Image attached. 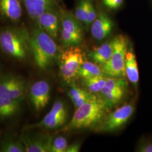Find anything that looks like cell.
<instances>
[{"label":"cell","instance_id":"cell-4","mask_svg":"<svg viewBox=\"0 0 152 152\" xmlns=\"http://www.w3.org/2000/svg\"><path fill=\"white\" fill-rule=\"evenodd\" d=\"M60 75L66 83L73 81L84 62V54L80 46L64 48L57 57Z\"/></svg>","mask_w":152,"mask_h":152},{"label":"cell","instance_id":"cell-23","mask_svg":"<svg viewBox=\"0 0 152 152\" xmlns=\"http://www.w3.org/2000/svg\"><path fill=\"white\" fill-rule=\"evenodd\" d=\"M105 76L102 68L95 63L89 61H84L78 73V77H81L82 79Z\"/></svg>","mask_w":152,"mask_h":152},{"label":"cell","instance_id":"cell-2","mask_svg":"<svg viewBox=\"0 0 152 152\" xmlns=\"http://www.w3.org/2000/svg\"><path fill=\"white\" fill-rule=\"evenodd\" d=\"M30 46L34 63L41 69L50 67L59 53L54 39L37 24L30 33Z\"/></svg>","mask_w":152,"mask_h":152},{"label":"cell","instance_id":"cell-26","mask_svg":"<svg viewBox=\"0 0 152 152\" xmlns=\"http://www.w3.org/2000/svg\"><path fill=\"white\" fill-rule=\"evenodd\" d=\"M135 151L139 152H152V140L148 137H142Z\"/></svg>","mask_w":152,"mask_h":152},{"label":"cell","instance_id":"cell-15","mask_svg":"<svg viewBox=\"0 0 152 152\" xmlns=\"http://www.w3.org/2000/svg\"><path fill=\"white\" fill-rule=\"evenodd\" d=\"M98 14L94 0H77L73 14L85 27H90Z\"/></svg>","mask_w":152,"mask_h":152},{"label":"cell","instance_id":"cell-28","mask_svg":"<svg viewBox=\"0 0 152 152\" xmlns=\"http://www.w3.org/2000/svg\"><path fill=\"white\" fill-rule=\"evenodd\" d=\"M81 148V143L79 142H76L68 145L65 152H80Z\"/></svg>","mask_w":152,"mask_h":152},{"label":"cell","instance_id":"cell-9","mask_svg":"<svg viewBox=\"0 0 152 152\" xmlns=\"http://www.w3.org/2000/svg\"><path fill=\"white\" fill-rule=\"evenodd\" d=\"M27 90L24 78L12 74L0 77V97L12 100L24 99Z\"/></svg>","mask_w":152,"mask_h":152},{"label":"cell","instance_id":"cell-5","mask_svg":"<svg viewBox=\"0 0 152 152\" xmlns=\"http://www.w3.org/2000/svg\"><path fill=\"white\" fill-rule=\"evenodd\" d=\"M60 41L64 48L80 46L84 38L83 25L73 13L60 10Z\"/></svg>","mask_w":152,"mask_h":152},{"label":"cell","instance_id":"cell-11","mask_svg":"<svg viewBox=\"0 0 152 152\" xmlns=\"http://www.w3.org/2000/svg\"><path fill=\"white\" fill-rule=\"evenodd\" d=\"M128 86V82L124 78H107L100 92L101 99L109 107H113L124 98Z\"/></svg>","mask_w":152,"mask_h":152},{"label":"cell","instance_id":"cell-22","mask_svg":"<svg viewBox=\"0 0 152 152\" xmlns=\"http://www.w3.org/2000/svg\"><path fill=\"white\" fill-rule=\"evenodd\" d=\"M68 94L75 108L80 107L95 96L88 91L77 87L73 85L69 90Z\"/></svg>","mask_w":152,"mask_h":152},{"label":"cell","instance_id":"cell-1","mask_svg":"<svg viewBox=\"0 0 152 152\" xmlns=\"http://www.w3.org/2000/svg\"><path fill=\"white\" fill-rule=\"evenodd\" d=\"M109 107L101 98L95 96L76 108L70 121L60 129V132H69L86 129H95L107 114Z\"/></svg>","mask_w":152,"mask_h":152},{"label":"cell","instance_id":"cell-21","mask_svg":"<svg viewBox=\"0 0 152 152\" xmlns=\"http://www.w3.org/2000/svg\"><path fill=\"white\" fill-rule=\"evenodd\" d=\"M1 152H26L20 136L7 134L0 140Z\"/></svg>","mask_w":152,"mask_h":152},{"label":"cell","instance_id":"cell-12","mask_svg":"<svg viewBox=\"0 0 152 152\" xmlns=\"http://www.w3.org/2000/svg\"><path fill=\"white\" fill-rule=\"evenodd\" d=\"M90 27L93 38L102 41L108 38L113 32L114 22L106 11L98 7L97 16Z\"/></svg>","mask_w":152,"mask_h":152},{"label":"cell","instance_id":"cell-14","mask_svg":"<svg viewBox=\"0 0 152 152\" xmlns=\"http://www.w3.org/2000/svg\"><path fill=\"white\" fill-rule=\"evenodd\" d=\"M37 25L55 40L57 39L61 28L60 11L56 8L46 11L36 20Z\"/></svg>","mask_w":152,"mask_h":152},{"label":"cell","instance_id":"cell-13","mask_svg":"<svg viewBox=\"0 0 152 152\" xmlns=\"http://www.w3.org/2000/svg\"><path fill=\"white\" fill-rule=\"evenodd\" d=\"M51 87L46 80L35 82L30 88L29 97L34 109L40 112L48 105L50 98Z\"/></svg>","mask_w":152,"mask_h":152},{"label":"cell","instance_id":"cell-6","mask_svg":"<svg viewBox=\"0 0 152 152\" xmlns=\"http://www.w3.org/2000/svg\"><path fill=\"white\" fill-rule=\"evenodd\" d=\"M114 49L110 59L102 68L105 76L109 77L124 78L125 75L126 55L130 41L123 34H118L114 38Z\"/></svg>","mask_w":152,"mask_h":152},{"label":"cell","instance_id":"cell-19","mask_svg":"<svg viewBox=\"0 0 152 152\" xmlns=\"http://www.w3.org/2000/svg\"><path fill=\"white\" fill-rule=\"evenodd\" d=\"M24 99L12 100L0 97V121L9 120L21 112Z\"/></svg>","mask_w":152,"mask_h":152},{"label":"cell","instance_id":"cell-10","mask_svg":"<svg viewBox=\"0 0 152 152\" xmlns=\"http://www.w3.org/2000/svg\"><path fill=\"white\" fill-rule=\"evenodd\" d=\"M26 152H51L53 137L37 129H26L20 136Z\"/></svg>","mask_w":152,"mask_h":152},{"label":"cell","instance_id":"cell-7","mask_svg":"<svg viewBox=\"0 0 152 152\" xmlns=\"http://www.w3.org/2000/svg\"><path fill=\"white\" fill-rule=\"evenodd\" d=\"M135 110L134 104H126L106 114L94 130L99 132H113L118 130L130 120Z\"/></svg>","mask_w":152,"mask_h":152},{"label":"cell","instance_id":"cell-24","mask_svg":"<svg viewBox=\"0 0 152 152\" xmlns=\"http://www.w3.org/2000/svg\"><path fill=\"white\" fill-rule=\"evenodd\" d=\"M107 78L105 76L94 77L83 79V83L91 93L100 92L104 87Z\"/></svg>","mask_w":152,"mask_h":152},{"label":"cell","instance_id":"cell-25","mask_svg":"<svg viewBox=\"0 0 152 152\" xmlns=\"http://www.w3.org/2000/svg\"><path fill=\"white\" fill-rule=\"evenodd\" d=\"M68 142L65 137L58 135L53 138L51 145V152H65Z\"/></svg>","mask_w":152,"mask_h":152},{"label":"cell","instance_id":"cell-20","mask_svg":"<svg viewBox=\"0 0 152 152\" xmlns=\"http://www.w3.org/2000/svg\"><path fill=\"white\" fill-rule=\"evenodd\" d=\"M0 11L9 20L17 22L22 16L21 3L19 0H0Z\"/></svg>","mask_w":152,"mask_h":152},{"label":"cell","instance_id":"cell-16","mask_svg":"<svg viewBox=\"0 0 152 152\" xmlns=\"http://www.w3.org/2000/svg\"><path fill=\"white\" fill-rule=\"evenodd\" d=\"M125 69V75L128 80L137 89L139 82V72L135 53L131 42L129 44L126 55Z\"/></svg>","mask_w":152,"mask_h":152},{"label":"cell","instance_id":"cell-27","mask_svg":"<svg viewBox=\"0 0 152 152\" xmlns=\"http://www.w3.org/2000/svg\"><path fill=\"white\" fill-rule=\"evenodd\" d=\"M125 0H102L103 5L109 10L114 11L120 9Z\"/></svg>","mask_w":152,"mask_h":152},{"label":"cell","instance_id":"cell-17","mask_svg":"<svg viewBox=\"0 0 152 152\" xmlns=\"http://www.w3.org/2000/svg\"><path fill=\"white\" fill-rule=\"evenodd\" d=\"M30 18L36 20L46 11L56 8V0H22Z\"/></svg>","mask_w":152,"mask_h":152},{"label":"cell","instance_id":"cell-8","mask_svg":"<svg viewBox=\"0 0 152 152\" xmlns=\"http://www.w3.org/2000/svg\"><path fill=\"white\" fill-rule=\"evenodd\" d=\"M68 112L64 103L58 100L55 102L50 110L36 124L28 125L26 129L54 130L61 127L67 121Z\"/></svg>","mask_w":152,"mask_h":152},{"label":"cell","instance_id":"cell-18","mask_svg":"<svg viewBox=\"0 0 152 152\" xmlns=\"http://www.w3.org/2000/svg\"><path fill=\"white\" fill-rule=\"evenodd\" d=\"M114 49V39H110L100 46L94 47L88 53V56L95 63L103 65L112 56Z\"/></svg>","mask_w":152,"mask_h":152},{"label":"cell","instance_id":"cell-3","mask_svg":"<svg viewBox=\"0 0 152 152\" xmlns=\"http://www.w3.org/2000/svg\"><path fill=\"white\" fill-rule=\"evenodd\" d=\"M0 48L14 59L26 60L31 51L30 33L22 28H5L0 32Z\"/></svg>","mask_w":152,"mask_h":152}]
</instances>
